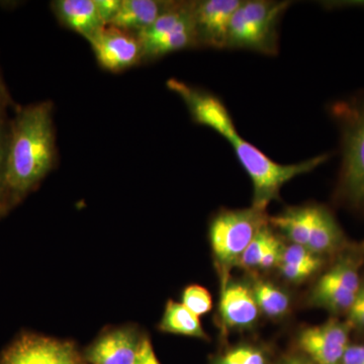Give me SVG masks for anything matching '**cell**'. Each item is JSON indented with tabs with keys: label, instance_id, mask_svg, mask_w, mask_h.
<instances>
[{
	"label": "cell",
	"instance_id": "cell-13",
	"mask_svg": "<svg viewBox=\"0 0 364 364\" xmlns=\"http://www.w3.org/2000/svg\"><path fill=\"white\" fill-rule=\"evenodd\" d=\"M220 317L228 329H247L259 316L252 289L243 284H229L221 289Z\"/></svg>",
	"mask_w": 364,
	"mask_h": 364
},
{
	"label": "cell",
	"instance_id": "cell-20",
	"mask_svg": "<svg viewBox=\"0 0 364 364\" xmlns=\"http://www.w3.org/2000/svg\"><path fill=\"white\" fill-rule=\"evenodd\" d=\"M260 312L270 318H279L286 315L291 306L289 294L272 282L257 279L252 287Z\"/></svg>",
	"mask_w": 364,
	"mask_h": 364
},
{
	"label": "cell",
	"instance_id": "cell-19",
	"mask_svg": "<svg viewBox=\"0 0 364 364\" xmlns=\"http://www.w3.org/2000/svg\"><path fill=\"white\" fill-rule=\"evenodd\" d=\"M355 296V293L340 286L327 274L321 277L312 294L316 305L323 306L333 313L348 312Z\"/></svg>",
	"mask_w": 364,
	"mask_h": 364
},
{
	"label": "cell",
	"instance_id": "cell-27",
	"mask_svg": "<svg viewBox=\"0 0 364 364\" xmlns=\"http://www.w3.org/2000/svg\"><path fill=\"white\" fill-rule=\"evenodd\" d=\"M279 267L282 277L293 282H304L318 270V268L308 267V265L287 264V263H280Z\"/></svg>",
	"mask_w": 364,
	"mask_h": 364
},
{
	"label": "cell",
	"instance_id": "cell-1",
	"mask_svg": "<svg viewBox=\"0 0 364 364\" xmlns=\"http://www.w3.org/2000/svg\"><path fill=\"white\" fill-rule=\"evenodd\" d=\"M56 155L52 102L47 100L18 109L9 123L0 215L20 202L51 171Z\"/></svg>",
	"mask_w": 364,
	"mask_h": 364
},
{
	"label": "cell",
	"instance_id": "cell-17",
	"mask_svg": "<svg viewBox=\"0 0 364 364\" xmlns=\"http://www.w3.org/2000/svg\"><path fill=\"white\" fill-rule=\"evenodd\" d=\"M270 224L282 232L293 244L306 246L310 234L311 205L287 208L270 218Z\"/></svg>",
	"mask_w": 364,
	"mask_h": 364
},
{
	"label": "cell",
	"instance_id": "cell-30",
	"mask_svg": "<svg viewBox=\"0 0 364 364\" xmlns=\"http://www.w3.org/2000/svg\"><path fill=\"white\" fill-rule=\"evenodd\" d=\"M95 2L105 25H109L121 6L122 0H95Z\"/></svg>",
	"mask_w": 364,
	"mask_h": 364
},
{
	"label": "cell",
	"instance_id": "cell-32",
	"mask_svg": "<svg viewBox=\"0 0 364 364\" xmlns=\"http://www.w3.org/2000/svg\"><path fill=\"white\" fill-rule=\"evenodd\" d=\"M342 364H364V345H349L345 350Z\"/></svg>",
	"mask_w": 364,
	"mask_h": 364
},
{
	"label": "cell",
	"instance_id": "cell-15",
	"mask_svg": "<svg viewBox=\"0 0 364 364\" xmlns=\"http://www.w3.org/2000/svg\"><path fill=\"white\" fill-rule=\"evenodd\" d=\"M171 2V0H122L121 6L109 26L138 36L152 26Z\"/></svg>",
	"mask_w": 364,
	"mask_h": 364
},
{
	"label": "cell",
	"instance_id": "cell-24",
	"mask_svg": "<svg viewBox=\"0 0 364 364\" xmlns=\"http://www.w3.org/2000/svg\"><path fill=\"white\" fill-rule=\"evenodd\" d=\"M181 304L191 313L200 317L212 310V296L205 287L193 284L184 289Z\"/></svg>",
	"mask_w": 364,
	"mask_h": 364
},
{
	"label": "cell",
	"instance_id": "cell-14",
	"mask_svg": "<svg viewBox=\"0 0 364 364\" xmlns=\"http://www.w3.org/2000/svg\"><path fill=\"white\" fill-rule=\"evenodd\" d=\"M51 7L64 28L79 33L86 40L105 26L95 0H56L52 1Z\"/></svg>",
	"mask_w": 364,
	"mask_h": 364
},
{
	"label": "cell",
	"instance_id": "cell-18",
	"mask_svg": "<svg viewBox=\"0 0 364 364\" xmlns=\"http://www.w3.org/2000/svg\"><path fill=\"white\" fill-rule=\"evenodd\" d=\"M160 330L171 334L183 335L205 339L207 334L203 331L200 317L188 310L181 303L170 301L165 308Z\"/></svg>",
	"mask_w": 364,
	"mask_h": 364
},
{
	"label": "cell",
	"instance_id": "cell-23",
	"mask_svg": "<svg viewBox=\"0 0 364 364\" xmlns=\"http://www.w3.org/2000/svg\"><path fill=\"white\" fill-rule=\"evenodd\" d=\"M326 274L348 291L358 294L360 289L358 267L350 259L341 260L335 264Z\"/></svg>",
	"mask_w": 364,
	"mask_h": 364
},
{
	"label": "cell",
	"instance_id": "cell-12",
	"mask_svg": "<svg viewBox=\"0 0 364 364\" xmlns=\"http://www.w3.org/2000/svg\"><path fill=\"white\" fill-rule=\"evenodd\" d=\"M142 338L133 329L114 330L100 337L85 352L90 364H136Z\"/></svg>",
	"mask_w": 364,
	"mask_h": 364
},
{
	"label": "cell",
	"instance_id": "cell-9",
	"mask_svg": "<svg viewBox=\"0 0 364 364\" xmlns=\"http://www.w3.org/2000/svg\"><path fill=\"white\" fill-rule=\"evenodd\" d=\"M87 41L98 65L105 71L119 73L143 63L142 46L135 33L109 25Z\"/></svg>",
	"mask_w": 364,
	"mask_h": 364
},
{
	"label": "cell",
	"instance_id": "cell-34",
	"mask_svg": "<svg viewBox=\"0 0 364 364\" xmlns=\"http://www.w3.org/2000/svg\"><path fill=\"white\" fill-rule=\"evenodd\" d=\"M0 98H9V95H7V91L6 87H4V82H2L1 77H0Z\"/></svg>",
	"mask_w": 364,
	"mask_h": 364
},
{
	"label": "cell",
	"instance_id": "cell-5",
	"mask_svg": "<svg viewBox=\"0 0 364 364\" xmlns=\"http://www.w3.org/2000/svg\"><path fill=\"white\" fill-rule=\"evenodd\" d=\"M267 210L256 208L224 210L210 225V241L222 289L228 284L232 268L239 264L241 256L260 229L267 226Z\"/></svg>",
	"mask_w": 364,
	"mask_h": 364
},
{
	"label": "cell",
	"instance_id": "cell-6",
	"mask_svg": "<svg viewBox=\"0 0 364 364\" xmlns=\"http://www.w3.org/2000/svg\"><path fill=\"white\" fill-rule=\"evenodd\" d=\"M193 6L195 1H172L152 26L139 33L143 63L155 61L171 53L198 48Z\"/></svg>",
	"mask_w": 364,
	"mask_h": 364
},
{
	"label": "cell",
	"instance_id": "cell-10",
	"mask_svg": "<svg viewBox=\"0 0 364 364\" xmlns=\"http://www.w3.org/2000/svg\"><path fill=\"white\" fill-rule=\"evenodd\" d=\"M240 0H200L193 6V26L198 48L226 49L230 23Z\"/></svg>",
	"mask_w": 364,
	"mask_h": 364
},
{
	"label": "cell",
	"instance_id": "cell-29",
	"mask_svg": "<svg viewBox=\"0 0 364 364\" xmlns=\"http://www.w3.org/2000/svg\"><path fill=\"white\" fill-rule=\"evenodd\" d=\"M282 250H284V246L280 243L279 239L275 237L274 240L272 242L269 247L265 251L264 255L261 258L259 267L262 269H269V268L279 264Z\"/></svg>",
	"mask_w": 364,
	"mask_h": 364
},
{
	"label": "cell",
	"instance_id": "cell-7",
	"mask_svg": "<svg viewBox=\"0 0 364 364\" xmlns=\"http://www.w3.org/2000/svg\"><path fill=\"white\" fill-rule=\"evenodd\" d=\"M166 85L181 98L196 124L212 129L229 142L239 135L226 105L217 95L176 78L168 79Z\"/></svg>",
	"mask_w": 364,
	"mask_h": 364
},
{
	"label": "cell",
	"instance_id": "cell-16",
	"mask_svg": "<svg viewBox=\"0 0 364 364\" xmlns=\"http://www.w3.org/2000/svg\"><path fill=\"white\" fill-rule=\"evenodd\" d=\"M344 243V235L332 213L324 205H311V225L306 247L321 256L334 252Z\"/></svg>",
	"mask_w": 364,
	"mask_h": 364
},
{
	"label": "cell",
	"instance_id": "cell-2",
	"mask_svg": "<svg viewBox=\"0 0 364 364\" xmlns=\"http://www.w3.org/2000/svg\"><path fill=\"white\" fill-rule=\"evenodd\" d=\"M329 111L341 136L337 200L364 213V93L335 102Z\"/></svg>",
	"mask_w": 364,
	"mask_h": 364
},
{
	"label": "cell",
	"instance_id": "cell-11",
	"mask_svg": "<svg viewBox=\"0 0 364 364\" xmlns=\"http://www.w3.org/2000/svg\"><path fill=\"white\" fill-rule=\"evenodd\" d=\"M350 326L337 320L306 328L299 336V346L315 364H342L349 346Z\"/></svg>",
	"mask_w": 364,
	"mask_h": 364
},
{
	"label": "cell",
	"instance_id": "cell-26",
	"mask_svg": "<svg viewBox=\"0 0 364 364\" xmlns=\"http://www.w3.org/2000/svg\"><path fill=\"white\" fill-rule=\"evenodd\" d=\"M9 100L0 98V203L4 193V173H6L7 142H9V124L6 119V107Z\"/></svg>",
	"mask_w": 364,
	"mask_h": 364
},
{
	"label": "cell",
	"instance_id": "cell-33",
	"mask_svg": "<svg viewBox=\"0 0 364 364\" xmlns=\"http://www.w3.org/2000/svg\"><path fill=\"white\" fill-rule=\"evenodd\" d=\"M279 364H315L310 358L305 356L293 355L284 359Z\"/></svg>",
	"mask_w": 364,
	"mask_h": 364
},
{
	"label": "cell",
	"instance_id": "cell-4",
	"mask_svg": "<svg viewBox=\"0 0 364 364\" xmlns=\"http://www.w3.org/2000/svg\"><path fill=\"white\" fill-rule=\"evenodd\" d=\"M289 6V1H242L230 23L226 49L277 55L280 20Z\"/></svg>",
	"mask_w": 364,
	"mask_h": 364
},
{
	"label": "cell",
	"instance_id": "cell-22",
	"mask_svg": "<svg viewBox=\"0 0 364 364\" xmlns=\"http://www.w3.org/2000/svg\"><path fill=\"white\" fill-rule=\"evenodd\" d=\"M215 364H267V358L258 347L239 345L218 358Z\"/></svg>",
	"mask_w": 364,
	"mask_h": 364
},
{
	"label": "cell",
	"instance_id": "cell-21",
	"mask_svg": "<svg viewBox=\"0 0 364 364\" xmlns=\"http://www.w3.org/2000/svg\"><path fill=\"white\" fill-rule=\"evenodd\" d=\"M275 235L272 230L267 225L258 231L253 240L250 242L245 252L241 256L239 264L240 267L251 269L259 267L261 258L264 255L265 251L269 247L272 242L274 240Z\"/></svg>",
	"mask_w": 364,
	"mask_h": 364
},
{
	"label": "cell",
	"instance_id": "cell-31",
	"mask_svg": "<svg viewBox=\"0 0 364 364\" xmlns=\"http://www.w3.org/2000/svg\"><path fill=\"white\" fill-rule=\"evenodd\" d=\"M136 364H160L153 350L152 345L147 338H142Z\"/></svg>",
	"mask_w": 364,
	"mask_h": 364
},
{
	"label": "cell",
	"instance_id": "cell-3",
	"mask_svg": "<svg viewBox=\"0 0 364 364\" xmlns=\"http://www.w3.org/2000/svg\"><path fill=\"white\" fill-rule=\"evenodd\" d=\"M229 143L252 181V207L262 210H267L272 200H279L280 189L287 182L313 171L330 158V154L326 153L296 164L284 165L273 161L262 151L239 135Z\"/></svg>",
	"mask_w": 364,
	"mask_h": 364
},
{
	"label": "cell",
	"instance_id": "cell-28",
	"mask_svg": "<svg viewBox=\"0 0 364 364\" xmlns=\"http://www.w3.org/2000/svg\"><path fill=\"white\" fill-rule=\"evenodd\" d=\"M349 323L350 327L364 329V286H360L355 299L349 309Z\"/></svg>",
	"mask_w": 364,
	"mask_h": 364
},
{
	"label": "cell",
	"instance_id": "cell-25",
	"mask_svg": "<svg viewBox=\"0 0 364 364\" xmlns=\"http://www.w3.org/2000/svg\"><path fill=\"white\" fill-rule=\"evenodd\" d=\"M280 263L308 265V267H316L318 269L322 267L323 260L321 256L313 253L305 246L291 244V245L287 246V248H284V250H282L279 264Z\"/></svg>",
	"mask_w": 364,
	"mask_h": 364
},
{
	"label": "cell",
	"instance_id": "cell-8",
	"mask_svg": "<svg viewBox=\"0 0 364 364\" xmlns=\"http://www.w3.org/2000/svg\"><path fill=\"white\" fill-rule=\"evenodd\" d=\"M0 364H85V359L70 342L23 334L2 352Z\"/></svg>",
	"mask_w": 364,
	"mask_h": 364
}]
</instances>
